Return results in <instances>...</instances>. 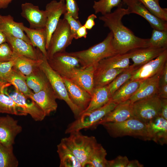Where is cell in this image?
Wrapping results in <instances>:
<instances>
[{
    "mask_svg": "<svg viewBox=\"0 0 167 167\" xmlns=\"http://www.w3.org/2000/svg\"><path fill=\"white\" fill-rule=\"evenodd\" d=\"M129 14L127 8L122 7V3L112 12L99 16L113 35V45L117 54H124L136 49L149 47V38H139L122 24V19Z\"/></svg>",
    "mask_w": 167,
    "mask_h": 167,
    "instance_id": "1",
    "label": "cell"
},
{
    "mask_svg": "<svg viewBox=\"0 0 167 167\" xmlns=\"http://www.w3.org/2000/svg\"><path fill=\"white\" fill-rule=\"evenodd\" d=\"M113 38L110 31L102 42L88 49L70 53L78 58L82 68L97 64L102 60L117 54L113 46Z\"/></svg>",
    "mask_w": 167,
    "mask_h": 167,
    "instance_id": "2",
    "label": "cell"
},
{
    "mask_svg": "<svg viewBox=\"0 0 167 167\" xmlns=\"http://www.w3.org/2000/svg\"><path fill=\"white\" fill-rule=\"evenodd\" d=\"M70 136L62 139L64 143L74 154L82 167L87 165L90 156L98 144L95 137L82 135L79 131L70 134Z\"/></svg>",
    "mask_w": 167,
    "mask_h": 167,
    "instance_id": "3",
    "label": "cell"
},
{
    "mask_svg": "<svg viewBox=\"0 0 167 167\" xmlns=\"http://www.w3.org/2000/svg\"><path fill=\"white\" fill-rule=\"evenodd\" d=\"M100 125L113 137L129 136L150 140L146 124L135 117L120 122H105Z\"/></svg>",
    "mask_w": 167,
    "mask_h": 167,
    "instance_id": "4",
    "label": "cell"
},
{
    "mask_svg": "<svg viewBox=\"0 0 167 167\" xmlns=\"http://www.w3.org/2000/svg\"><path fill=\"white\" fill-rule=\"evenodd\" d=\"M118 104L110 100L102 106L95 109L84 112L75 120L69 124L66 134L79 131L84 129L93 128L98 125V122L106 114L113 110Z\"/></svg>",
    "mask_w": 167,
    "mask_h": 167,
    "instance_id": "5",
    "label": "cell"
},
{
    "mask_svg": "<svg viewBox=\"0 0 167 167\" xmlns=\"http://www.w3.org/2000/svg\"><path fill=\"white\" fill-rule=\"evenodd\" d=\"M39 67L46 76L57 99L64 101L72 111L75 118H77L81 114V111L70 100L62 77L52 68L46 57L44 55Z\"/></svg>",
    "mask_w": 167,
    "mask_h": 167,
    "instance_id": "6",
    "label": "cell"
},
{
    "mask_svg": "<svg viewBox=\"0 0 167 167\" xmlns=\"http://www.w3.org/2000/svg\"><path fill=\"white\" fill-rule=\"evenodd\" d=\"M73 39L67 21L64 18L60 19L50 38L47 50V59L50 58L56 53L65 51Z\"/></svg>",
    "mask_w": 167,
    "mask_h": 167,
    "instance_id": "7",
    "label": "cell"
},
{
    "mask_svg": "<svg viewBox=\"0 0 167 167\" xmlns=\"http://www.w3.org/2000/svg\"><path fill=\"white\" fill-rule=\"evenodd\" d=\"M135 117L147 123L161 115V98L157 95L138 100L133 104Z\"/></svg>",
    "mask_w": 167,
    "mask_h": 167,
    "instance_id": "8",
    "label": "cell"
},
{
    "mask_svg": "<svg viewBox=\"0 0 167 167\" xmlns=\"http://www.w3.org/2000/svg\"><path fill=\"white\" fill-rule=\"evenodd\" d=\"M7 86L2 92L22 108L28 114L36 121H41L44 119L46 116L43 111L34 100L26 96L14 86L13 89L11 90H8Z\"/></svg>",
    "mask_w": 167,
    "mask_h": 167,
    "instance_id": "9",
    "label": "cell"
},
{
    "mask_svg": "<svg viewBox=\"0 0 167 167\" xmlns=\"http://www.w3.org/2000/svg\"><path fill=\"white\" fill-rule=\"evenodd\" d=\"M97 64L85 68H74L61 76L77 84L92 96L94 88V74Z\"/></svg>",
    "mask_w": 167,
    "mask_h": 167,
    "instance_id": "10",
    "label": "cell"
},
{
    "mask_svg": "<svg viewBox=\"0 0 167 167\" xmlns=\"http://www.w3.org/2000/svg\"><path fill=\"white\" fill-rule=\"evenodd\" d=\"M45 11L47 15L45 28L47 36L46 45L47 50L52 35L57 27L61 16L66 12L65 0L51 1L46 4Z\"/></svg>",
    "mask_w": 167,
    "mask_h": 167,
    "instance_id": "11",
    "label": "cell"
},
{
    "mask_svg": "<svg viewBox=\"0 0 167 167\" xmlns=\"http://www.w3.org/2000/svg\"><path fill=\"white\" fill-rule=\"evenodd\" d=\"M167 61V49L155 59L139 67L130 79L143 81L151 77L162 70Z\"/></svg>",
    "mask_w": 167,
    "mask_h": 167,
    "instance_id": "12",
    "label": "cell"
},
{
    "mask_svg": "<svg viewBox=\"0 0 167 167\" xmlns=\"http://www.w3.org/2000/svg\"><path fill=\"white\" fill-rule=\"evenodd\" d=\"M127 6L129 14H137L145 19L153 29L159 30H167V21L163 20L151 13L138 0H122Z\"/></svg>",
    "mask_w": 167,
    "mask_h": 167,
    "instance_id": "13",
    "label": "cell"
},
{
    "mask_svg": "<svg viewBox=\"0 0 167 167\" xmlns=\"http://www.w3.org/2000/svg\"><path fill=\"white\" fill-rule=\"evenodd\" d=\"M18 121L8 115L0 116V143L4 146H13L16 136L22 131Z\"/></svg>",
    "mask_w": 167,
    "mask_h": 167,
    "instance_id": "14",
    "label": "cell"
},
{
    "mask_svg": "<svg viewBox=\"0 0 167 167\" xmlns=\"http://www.w3.org/2000/svg\"><path fill=\"white\" fill-rule=\"evenodd\" d=\"M21 16L29 23V28L39 29L45 28L47 15L45 10H41L38 6L26 2L21 5Z\"/></svg>",
    "mask_w": 167,
    "mask_h": 167,
    "instance_id": "15",
    "label": "cell"
},
{
    "mask_svg": "<svg viewBox=\"0 0 167 167\" xmlns=\"http://www.w3.org/2000/svg\"><path fill=\"white\" fill-rule=\"evenodd\" d=\"M62 77L70 100L80 110L81 114L88 106L92 96L77 84L64 77Z\"/></svg>",
    "mask_w": 167,
    "mask_h": 167,
    "instance_id": "16",
    "label": "cell"
},
{
    "mask_svg": "<svg viewBox=\"0 0 167 167\" xmlns=\"http://www.w3.org/2000/svg\"><path fill=\"white\" fill-rule=\"evenodd\" d=\"M50 66L61 76L65 72L80 65L79 59L65 51L59 52L47 59Z\"/></svg>",
    "mask_w": 167,
    "mask_h": 167,
    "instance_id": "17",
    "label": "cell"
},
{
    "mask_svg": "<svg viewBox=\"0 0 167 167\" xmlns=\"http://www.w3.org/2000/svg\"><path fill=\"white\" fill-rule=\"evenodd\" d=\"M7 42L12 50L13 59L19 56H24L35 60L41 58L42 53L37 48L23 40L11 36H6Z\"/></svg>",
    "mask_w": 167,
    "mask_h": 167,
    "instance_id": "18",
    "label": "cell"
},
{
    "mask_svg": "<svg viewBox=\"0 0 167 167\" xmlns=\"http://www.w3.org/2000/svg\"><path fill=\"white\" fill-rule=\"evenodd\" d=\"M29 97L41 108L46 116L57 109V98L50 84L38 92H33Z\"/></svg>",
    "mask_w": 167,
    "mask_h": 167,
    "instance_id": "19",
    "label": "cell"
},
{
    "mask_svg": "<svg viewBox=\"0 0 167 167\" xmlns=\"http://www.w3.org/2000/svg\"><path fill=\"white\" fill-rule=\"evenodd\" d=\"M150 140L163 145L167 143V120L159 115L146 123Z\"/></svg>",
    "mask_w": 167,
    "mask_h": 167,
    "instance_id": "20",
    "label": "cell"
},
{
    "mask_svg": "<svg viewBox=\"0 0 167 167\" xmlns=\"http://www.w3.org/2000/svg\"><path fill=\"white\" fill-rule=\"evenodd\" d=\"M24 26L22 22H15L13 17L10 15H0V28L6 37L11 36L19 38L32 45L24 31Z\"/></svg>",
    "mask_w": 167,
    "mask_h": 167,
    "instance_id": "21",
    "label": "cell"
},
{
    "mask_svg": "<svg viewBox=\"0 0 167 167\" xmlns=\"http://www.w3.org/2000/svg\"><path fill=\"white\" fill-rule=\"evenodd\" d=\"M133 104L129 100L118 104L101 120L98 125L105 122H120L135 117Z\"/></svg>",
    "mask_w": 167,
    "mask_h": 167,
    "instance_id": "22",
    "label": "cell"
},
{
    "mask_svg": "<svg viewBox=\"0 0 167 167\" xmlns=\"http://www.w3.org/2000/svg\"><path fill=\"white\" fill-rule=\"evenodd\" d=\"M162 71L142 81L137 91L129 99L130 101L133 103L138 100L157 95Z\"/></svg>",
    "mask_w": 167,
    "mask_h": 167,
    "instance_id": "23",
    "label": "cell"
},
{
    "mask_svg": "<svg viewBox=\"0 0 167 167\" xmlns=\"http://www.w3.org/2000/svg\"><path fill=\"white\" fill-rule=\"evenodd\" d=\"M167 49L149 47L133 49L128 52L133 62L132 65L140 67L155 59Z\"/></svg>",
    "mask_w": 167,
    "mask_h": 167,
    "instance_id": "24",
    "label": "cell"
},
{
    "mask_svg": "<svg viewBox=\"0 0 167 167\" xmlns=\"http://www.w3.org/2000/svg\"><path fill=\"white\" fill-rule=\"evenodd\" d=\"M142 81L129 79L114 93L110 100L118 104L129 100L137 91Z\"/></svg>",
    "mask_w": 167,
    "mask_h": 167,
    "instance_id": "25",
    "label": "cell"
},
{
    "mask_svg": "<svg viewBox=\"0 0 167 167\" xmlns=\"http://www.w3.org/2000/svg\"><path fill=\"white\" fill-rule=\"evenodd\" d=\"M23 29L32 45L34 47H36L46 57L47 53L46 45L47 36L45 28L32 29L24 25Z\"/></svg>",
    "mask_w": 167,
    "mask_h": 167,
    "instance_id": "26",
    "label": "cell"
},
{
    "mask_svg": "<svg viewBox=\"0 0 167 167\" xmlns=\"http://www.w3.org/2000/svg\"><path fill=\"white\" fill-rule=\"evenodd\" d=\"M130 59L128 52L124 54H117L101 60L98 63L96 68L126 69L130 66Z\"/></svg>",
    "mask_w": 167,
    "mask_h": 167,
    "instance_id": "27",
    "label": "cell"
},
{
    "mask_svg": "<svg viewBox=\"0 0 167 167\" xmlns=\"http://www.w3.org/2000/svg\"><path fill=\"white\" fill-rule=\"evenodd\" d=\"M126 69H98L96 68L93 76L94 88L107 85L118 75Z\"/></svg>",
    "mask_w": 167,
    "mask_h": 167,
    "instance_id": "28",
    "label": "cell"
},
{
    "mask_svg": "<svg viewBox=\"0 0 167 167\" xmlns=\"http://www.w3.org/2000/svg\"><path fill=\"white\" fill-rule=\"evenodd\" d=\"M111 97L107 85L94 88L90 102L84 112L92 110L102 106L111 100Z\"/></svg>",
    "mask_w": 167,
    "mask_h": 167,
    "instance_id": "29",
    "label": "cell"
},
{
    "mask_svg": "<svg viewBox=\"0 0 167 167\" xmlns=\"http://www.w3.org/2000/svg\"><path fill=\"white\" fill-rule=\"evenodd\" d=\"M27 85L34 93L38 92L49 84L45 74L39 66L29 75L26 76Z\"/></svg>",
    "mask_w": 167,
    "mask_h": 167,
    "instance_id": "30",
    "label": "cell"
},
{
    "mask_svg": "<svg viewBox=\"0 0 167 167\" xmlns=\"http://www.w3.org/2000/svg\"><path fill=\"white\" fill-rule=\"evenodd\" d=\"M43 55L40 59L38 60L24 56L17 57L13 59L14 67L25 76L29 75L39 66Z\"/></svg>",
    "mask_w": 167,
    "mask_h": 167,
    "instance_id": "31",
    "label": "cell"
},
{
    "mask_svg": "<svg viewBox=\"0 0 167 167\" xmlns=\"http://www.w3.org/2000/svg\"><path fill=\"white\" fill-rule=\"evenodd\" d=\"M6 81L26 96L29 97L33 93L27 85L26 76L14 67L7 77Z\"/></svg>",
    "mask_w": 167,
    "mask_h": 167,
    "instance_id": "32",
    "label": "cell"
},
{
    "mask_svg": "<svg viewBox=\"0 0 167 167\" xmlns=\"http://www.w3.org/2000/svg\"><path fill=\"white\" fill-rule=\"evenodd\" d=\"M57 148L60 160V167H82L74 154L64 143L60 141Z\"/></svg>",
    "mask_w": 167,
    "mask_h": 167,
    "instance_id": "33",
    "label": "cell"
},
{
    "mask_svg": "<svg viewBox=\"0 0 167 167\" xmlns=\"http://www.w3.org/2000/svg\"><path fill=\"white\" fill-rule=\"evenodd\" d=\"M0 113L17 116H26L24 109L8 96L0 91Z\"/></svg>",
    "mask_w": 167,
    "mask_h": 167,
    "instance_id": "34",
    "label": "cell"
},
{
    "mask_svg": "<svg viewBox=\"0 0 167 167\" xmlns=\"http://www.w3.org/2000/svg\"><path fill=\"white\" fill-rule=\"evenodd\" d=\"M139 67L132 65L130 66L129 67L118 75L107 85L111 97L118 88L131 79L135 71Z\"/></svg>",
    "mask_w": 167,
    "mask_h": 167,
    "instance_id": "35",
    "label": "cell"
},
{
    "mask_svg": "<svg viewBox=\"0 0 167 167\" xmlns=\"http://www.w3.org/2000/svg\"><path fill=\"white\" fill-rule=\"evenodd\" d=\"M18 165L13 146L6 147L0 143V167H17Z\"/></svg>",
    "mask_w": 167,
    "mask_h": 167,
    "instance_id": "36",
    "label": "cell"
},
{
    "mask_svg": "<svg viewBox=\"0 0 167 167\" xmlns=\"http://www.w3.org/2000/svg\"><path fill=\"white\" fill-rule=\"evenodd\" d=\"M107 154L106 150L98 143L91 154L87 165L90 167H106Z\"/></svg>",
    "mask_w": 167,
    "mask_h": 167,
    "instance_id": "37",
    "label": "cell"
},
{
    "mask_svg": "<svg viewBox=\"0 0 167 167\" xmlns=\"http://www.w3.org/2000/svg\"><path fill=\"white\" fill-rule=\"evenodd\" d=\"M151 13L157 17L167 21V9L161 7L159 0H138Z\"/></svg>",
    "mask_w": 167,
    "mask_h": 167,
    "instance_id": "38",
    "label": "cell"
},
{
    "mask_svg": "<svg viewBox=\"0 0 167 167\" xmlns=\"http://www.w3.org/2000/svg\"><path fill=\"white\" fill-rule=\"evenodd\" d=\"M122 3L121 0H99L94 1L93 8L95 14L104 15L111 12L112 9Z\"/></svg>",
    "mask_w": 167,
    "mask_h": 167,
    "instance_id": "39",
    "label": "cell"
},
{
    "mask_svg": "<svg viewBox=\"0 0 167 167\" xmlns=\"http://www.w3.org/2000/svg\"><path fill=\"white\" fill-rule=\"evenodd\" d=\"M149 47L167 48V30H159L153 29L149 38Z\"/></svg>",
    "mask_w": 167,
    "mask_h": 167,
    "instance_id": "40",
    "label": "cell"
},
{
    "mask_svg": "<svg viewBox=\"0 0 167 167\" xmlns=\"http://www.w3.org/2000/svg\"><path fill=\"white\" fill-rule=\"evenodd\" d=\"M14 64V60L0 62V89L9 84L6 82V80L12 71Z\"/></svg>",
    "mask_w": 167,
    "mask_h": 167,
    "instance_id": "41",
    "label": "cell"
},
{
    "mask_svg": "<svg viewBox=\"0 0 167 167\" xmlns=\"http://www.w3.org/2000/svg\"><path fill=\"white\" fill-rule=\"evenodd\" d=\"M13 60V51L9 44L7 42L0 44V62Z\"/></svg>",
    "mask_w": 167,
    "mask_h": 167,
    "instance_id": "42",
    "label": "cell"
},
{
    "mask_svg": "<svg viewBox=\"0 0 167 167\" xmlns=\"http://www.w3.org/2000/svg\"><path fill=\"white\" fill-rule=\"evenodd\" d=\"M64 18L69 25L72 37L75 39L77 31L83 25L79 20L75 19L66 12L64 14Z\"/></svg>",
    "mask_w": 167,
    "mask_h": 167,
    "instance_id": "43",
    "label": "cell"
},
{
    "mask_svg": "<svg viewBox=\"0 0 167 167\" xmlns=\"http://www.w3.org/2000/svg\"><path fill=\"white\" fill-rule=\"evenodd\" d=\"M126 156H118L111 160H107L106 167H126L129 161Z\"/></svg>",
    "mask_w": 167,
    "mask_h": 167,
    "instance_id": "44",
    "label": "cell"
},
{
    "mask_svg": "<svg viewBox=\"0 0 167 167\" xmlns=\"http://www.w3.org/2000/svg\"><path fill=\"white\" fill-rule=\"evenodd\" d=\"M66 12L75 19L79 18V8L75 0H65Z\"/></svg>",
    "mask_w": 167,
    "mask_h": 167,
    "instance_id": "45",
    "label": "cell"
},
{
    "mask_svg": "<svg viewBox=\"0 0 167 167\" xmlns=\"http://www.w3.org/2000/svg\"><path fill=\"white\" fill-rule=\"evenodd\" d=\"M97 18L95 14H92L89 15L84 25L86 28L88 30H91L95 26V19Z\"/></svg>",
    "mask_w": 167,
    "mask_h": 167,
    "instance_id": "46",
    "label": "cell"
},
{
    "mask_svg": "<svg viewBox=\"0 0 167 167\" xmlns=\"http://www.w3.org/2000/svg\"><path fill=\"white\" fill-rule=\"evenodd\" d=\"M167 84V62L165 64L159 80V86Z\"/></svg>",
    "mask_w": 167,
    "mask_h": 167,
    "instance_id": "47",
    "label": "cell"
},
{
    "mask_svg": "<svg viewBox=\"0 0 167 167\" xmlns=\"http://www.w3.org/2000/svg\"><path fill=\"white\" fill-rule=\"evenodd\" d=\"M157 95L161 98H167V84L159 86Z\"/></svg>",
    "mask_w": 167,
    "mask_h": 167,
    "instance_id": "48",
    "label": "cell"
},
{
    "mask_svg": "<svg viewBox=\"0 0 167 167\" xmlns=\"http://www.w3.org/2000/svg\"><path fill=\"white\" fill-rule=\"evenodd\" d=\"M161 115L167 120V98H161Z\"/></svg>",
    "mask_w": 167,
    "mask_h": 167,
    "instance_id": "49",
    "label": "cell"
},
{
    "mask_svg": "<svg viewBox=\"0 0 167 167\" xmlns=\"http://www.w3.org/2000/svg\"><path fill=\"white\" fill-rule=\"evenodd\" d=\"M87 30L84 25H82L77 31L75 39H77L82 37L86 38L88 34Z\"/></svg>",
    "mask_w": 167,
    "mask_h": 167,
    "instance_id": "50",
    "label": "cell"
},
{
    "mask_svg": "<svg viewBox=\"0 0 167 167\" xmlns=\"http://www.w3.org/2000/svg\"><path fill=\"white\" fill-rule=\"evenodd\" d=\"M144 165L137 160L129 161L126 167H143Z\"/></svg>",
    "mask_w": 167,
    "mask_h": 167,
    "instance_id": "51",
    "label": "cell"
},
{
    "mask_svg": "<svg viewBox=\"0 0 167 167\" xmlns=\"http://www.w3.org/2000/svg\"><path fill=\"white\" fill-rule=\"evenodd\" d=\"M14 0H0V9L6 8L9 4Z\"/></svg>",
    "mask_w": 167,
    "mask_h": 167,
    "instance_id": "52",
    "label": "cell"
},
{
    "mask_svg": "<svg viewBox=\"0 0 167 167\" xmlns=\"http://www.w3.org/2000/svg\"><path fill=\"white\" fill-rule=\"evenodd\" d=\"M7 42L6 37L0 28V44Z\"/></svg>",
    "mask_w": 167,
    "mask_h": 167,
    "instance_id": "53",
    "label": "cell"
}]
</instances>
